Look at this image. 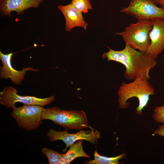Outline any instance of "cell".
<instances>
[{"label":"cell","mask_w":164,"mask_h":164,"mask_svg":"<svg viewBox=\"0 0 164 164\" xmlns=\"http://www.w3.org/2000/svg\"><path fill=\"white\" fill-rule=\"evenodd\" d=\"M16 89L12 86L4 87L0 92V103L7 108H12L15 103L20 102L25 105H37L43 107L48 105L55 100L54 95L45 98L33 96H21L17 94Z\"/></svg>","instance_id":"52a82bcc"},{"label":"cell","mask_w":164,"mask_h":164,"mask_svg":"<svg viewBox=\"0 0 164 164\" xmlns=\"http://www.w3.org/2000/svg\"><path fill=\"white\" fill-rule=\"evenodd\" d=\"M13 54L11 52L8 54L3 53L0 51V59L2 66L0 67V77L1 79L9 78L15 84L20 85L24 80L26 72L32 71H38L39 70L31 67H24L21 70L14 69L12 64V58Z\"/></svg>","instance_id":"9c48e42d"},{"label":"cell","mask_w":164,"mask_h":164,"mask_svg":"<svg viewBox=\"0 0 164 164\" xmlns=\"http://www.w3.org/2000/svg\"><path fill=\"white\" fill-rule=\"evenodd\" d=\"M126 155V153H125L115 157H106L100 155L96 150L94 153V159L85 161L84 162L87 164H119V160Z\"/></svg>","instance_id":"5bb4252c"},{"label":"cell","mask_w":164,"mask_h":164,"mask_svg":"<svg viewBox=\"0 0 164 164\" xmlns=\"http://www.w3.org/2000/svg\"><path fill=\"white\" fill-rule=\"evenodd\" d=\"M11 115L18 126L25 130L31 131L37 129L42 123L41 115L43 107L37 105H25L12 108Z\"/></svg>","instance_id":"5b68a950"},{"label":"cell","mask_w":164,"mask_h":164,"mask_svg":"<svg viewBox=\"0 0 164 164\" xmlns=\"http://www.w3.org/2000/svg\"><path fill=\"white\" fill-rule=\"evenodd\" d=\"M152 117L155 121L164 124V101L163 105L156 107L154 110Z\"/></svg>","instance_id":"e0dca14e"},{"label":"cell","mask_w":164,"mask_h":164,"mask_svg":"<svg viewBox=\"0 0 164 164\" xmlns=\"http://www.w3.org/2000/svg\"><path fill=\"white\" fill-rule=\"evenodd\" d=\"M108 47L109 51L104 52L102 58L123 64L125 68L124 74L126 79L134 80L140 77L148 80L150 79L149 70L157 64L156 59L146 52L135 50L126 45L119 51Z\"/></svg>","instance_id":"6da1fadb"},{"label":"cell","mask_w":164,"mask_h":164,"mask_svg":"<svg viewBox=\"0 0 164 164\" xmlns=\"http://www.w3.org/2000/svg\"><path fill=\"white\" fill-rule=\"evenodd\" d=\"M151 20L150 44L146 52L156 59L164 50V19L154 18Z\"/></svg>","instance_id":"30bf717a"},{"label":"cell","mask_w":164,"mask_h":164,"mask_svg":"<svg viewBox=\"0 0 164 164\" xmlns=\"http://www.w3.org/2000/svg\"><path fill=\"white\" fill-rule=\"evenodd\" d=\"M41 152L47 158L49 164H59L65 155V154H61L52 149L46 148L41 149Z\"/></svg>","instance_id":"9a60e30c"},{"label":"cell","mask_w":164,"mask_h":164,"mask_svg":"<svg viewBox=\"0 0 164 164\" xmlns=\"http://www.w3.org/2000/svg\"><path fill=\"white\" fill-rule=\"evenodd\" d=\"M57 8L65 17V29L67 32H70L76 27H80L85 30H87L88 24L84 20L82 13L75 9L71 3L65 5H59Z\"/></svg>","instance_id":"7c38bea8"},{"label":"cell","mask_w":164,"mask_h":164,"mask_svg":"<svg viewBox=\"0 0 164 164\" xmlns=\"http://www.w3.org/2000/svg\"><path fill=\"white\" fill-rule=\"evenodd\" d=\"M157 135L159 136L164 137V125H159L158 128L155 131L152 135Z\"/></svg>","instance_id":"ac0fdd59"},{"label":"cell","mask_w":164,"mask_h":164,"mask_svg":"<svg viewBox=\"0 0 164 164\" xmlns=\"http://www.w3.org/2000/svg\"><path fill=\"white\" fill-rule=\"evenodd\" d=\"M83 139H80L70 145V149L60 162L59 164H68L77 158L80 157L91 159V157L84 151L82 145Z\"/></svg>","instance_id":"4fadbf2b"},{"label":"cell","mask_w":164,"mask_h":164,"mask_svg":"<svg viewBox=\"0 0 164 164\" xmlns=\"http://www.w3.org/2000/svg\"><path fill=\"white\" fill-rule=\"evenodd\" d=\"M43 0H0V10L3 16H11V13L15 12L18 15L31 8H37Z\"/></svg>","instance_id":"8fae6325"},{"label":"cell","mask_w":164,"mask_h":164,"mask_svg":"<svg viewBox=\"0 0 164 164\" xmlns=\"http://www.w3.org/2000/svg\"><path fill=\"white\" fill-rule=\"evenodd\" d=\"M155 90L148 81L143 77L137 78L128 83L123 82L118 91L119 108L126 109L129 104L127 101L132 97H136L138 105L135 109L136 113L141 115L142 110L148 104L149 97L155 94Z\"/></svg>","instance_id":"7a4b0ae2"},{"label":"cell","mask_w":164,"mask_h":164,"mask_svg":"<svg viewBox=\"0 0 164 164\" xmlns=\"http://www.w3.org/2000/svg\"><path fill=\"white\" fill-rule=\"evenodd\" d=\"M73 6L81 13L88 12L92 7L90 0H72L70 3Z\"/></svg>","instance_id":"2e32d148"},{"label":"cell","mask_w":164,"mask_h":164,"mask_svg":"<svg viewBox=\"0 0 164 164\" xmlns=\"http://www.w3.org/2000/svg\"><path fill=\"white\" fill-rule=\"evenodd\" d=\"M152 28L150 20H139L136 23H131L124 31L115 34L122 37L125 45L146 52L150 44L149 33Z\"/></svg>","instance_id":"277c9868"},{"label":"cell","mask_w":164,"mask_h":164,"mask_svg":"<svg viewBox=\"0 0 164 164\" xmlns=\"http://www.w3.org/2000/svg\"><path fill=\"white\" fill-rule=\"evenodd\" d=\"M41 119L50 120L66 129L80 130L88 126L86 113L82 110H67L58 107L44 108Z\"/></svg>","instance_id":"3957f363"},{"label":"cell","mask_w":164,"mask_h":164,"mask_svg":"<svg viewBox=\"0 0 164 164\" xmlns=\"http://www.w3.org/2000/svg\"><path fill=\"white\" fill-rule=\"evenodd\" d=\"M120 11L138 20L164 19V9L158 7L152 0H130L128 6Z\"/></svg>","instance_id":"8992f818"},{"label":"cell","mask_w":164,"mask_h":164,"mask_svg":"<svg viewBox=\"0 0 164 164\" xmlns=\"http://www.w3.org/2000/svg\"><path fill=\"white\" fill-rule=\"evenodd\" d=\"M91 130L84 131L80 130V132L73 134L69 133L68 131H58L50 129L47 133V136L51 142L58 140H62L66 145V147L63 150L65 152L67 149L77 141L80 139L87 140L92 144H96L97 140L100 138V132L90 126H88Z\"/></svg>","instance_id":"ba28073f"},{"label":"cell","mask_w":164,"mask_h":164,"mask_svg":"<svg viewBox=\"0 0 164 164\" xmlns=\"http://www.w3.org/2000/svg\"><path fill=\"white\" fill-rule=\"evenodd\" d=\"M156 4L160 5L164 9V0H152Z\"/></svg>","instance_id":"d6986e66"}]
</instances>
